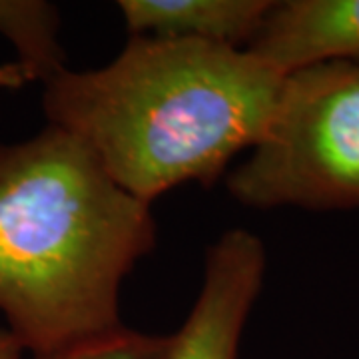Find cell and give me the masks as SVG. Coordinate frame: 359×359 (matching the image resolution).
<instances>
[{
    "label": "cell",
    "mask_w": 359,
    "mask_h": 359,
    "mask_svg": "<svg viewBox=\"0 0 359 359\" xmlns=\"http://www.w3.org/2000/svg\"><path fill=\"white\" fill-rule=\"evenodd\" d=\"M266 276V248L242 228L210 245L198 297L164 359H240V341Z\"/></svg>",
    "instance_id": "obj_4"
},
{
    "label": "cell",
    "mask_w": 359,
    "mask_h": 359,
    "mask_svg": "<svg viewBox=\"0 0 359 359\" xmlns=\"http://www.w3.org/2000/svg\"><path fill=\"white\" fill-rule=\"evenodd\" d=\"M250 208H359V60L287 72L268 126L226 180Z\"/></svg>",
    "instance_id": "obj_3"
},
{
    "label": "cell",
    "mask_w": 359,
    "mask_h": 359,
    "mask_svg": "<svg viewBox=\"0 0 359 359\" xmlns=\"http://www.w3.org/2000/svg\"><path fill=\"white\" fill-rule=\"evenodd\" d=\"M26 84L25 76L16 62L0 66V86L2 88H22Z\"/></svg>",
    "instance_id": "obj_10"
},
{
    "label": "cell",
    "mask_w": 359,
    "mask_h": 359,
    "mask_svg": "<svg viewBox=\"0 0 359 359\" xmlns=\"http://www.w3.org/2000/svg\"><path fill=\"white\" fill-rule=\"evenodd\" d=\"M283 76L252 50L132 36L102 68H66L46 82L42 108L50 126L152 204L182 184L210 186L254 148Z\"/></svg>",
    "instance_id": "obj_1"
},
{
    "label": "cell",
    "mask_w": 359,
    "mask_h": 359,
    "mask_svg": "<svg viewBox=\"0 0 359 359\" xmlns=\"http://www.w3.org/2000/svg\"><path fill=\"white\" fill-rule=\"evenodd\" d=\"M358 60H359V58H358Z\"/></svg>",
    "instance_id": "obj_11"
},
{
    "label": "cell",
    "mask_w": 359,
    "mask_h": 359,
    "mask_svg": "<svg viewBox=\"0 0 359 359\" xmlns=\"http://www.w3.org/2000/svg\"><path fill=\"white\" fill-rule=\"evenodd\" d=\"M0 34L14 46L26 84H46L66 70L60 14L48 2L0 0Z\"/></svg>",
    "instance_id": "obj_7"
},
{
    "label": "cell",
    "mask_w": 359,
    "mask_h": 359,
    "mask_svg": "<svg viewBox=\"0 0 359 359\" xmlns=\"http://www.w3.org/2000/svg\"><path fill=\"white\" fill-rule=\"evenodd\" d=\"M168 335H150L122 325L112 334L32 359H164Z\"/></svg>",
    "instance_id": "obj_8"
},
{
    "label": "cell",
    "mask_w": 359,
    "mask_h": 359,
    "mask_svg": "<svg viewBox=\"0 0 359 359\" xmlns=\"http://www.w3.org/2000/svg\"><path fill=\"white\" fill-rule=\"evenodd\" d=\"M250 50L282 74L325 60L359 58V0L273 2Z\"/></svg>",
    "instance_id": "obj_5"
},
{
    "label": "cell",
    "mask_w": 359,
    "mask_h": 359,
    "mask_svg": "<svg viewBox=\"0 0 359 359\" xmlns=\"http://www.w3.org/2000/svg\"><path fill=\"white\" fill-rule=\"evenodd\" d=\"M152 204L46 124L0 146V313L32 358L120 330V290L156 245Z\"/></svg>",
    "instance_id": "obj_2"
},
{
    "label": "cell",
    "mask_w": 359,
    "mask_h": 359,
    "mask_svg": "<svg viewBox=\"0 0 359 359\" xmlns=\"http://www.w3.org/2000/svg\"><path fill=\"white\" fill-rule=\"evenodd\" d=\"M273 2L269 0H120L132 36L192 40L248 50Z\"/></svg>",
    "instance_id": "obj_6"
},
{
    "label": "cell",
    "mask_w": 359,
    "mask_h": 359,
    "mask_svg": "<svg viewBox=\"0 0 359 359\" xmlns=\"http://www.w3.org/2000/svg\"><path fill=\"white\" fill-rule=\"evenodd\" d=\"M25 353L22 346L16 341L6 327H0V359H20Z\"/></svg>",
    "instance_id": "obj_9"
}]
</instances>
